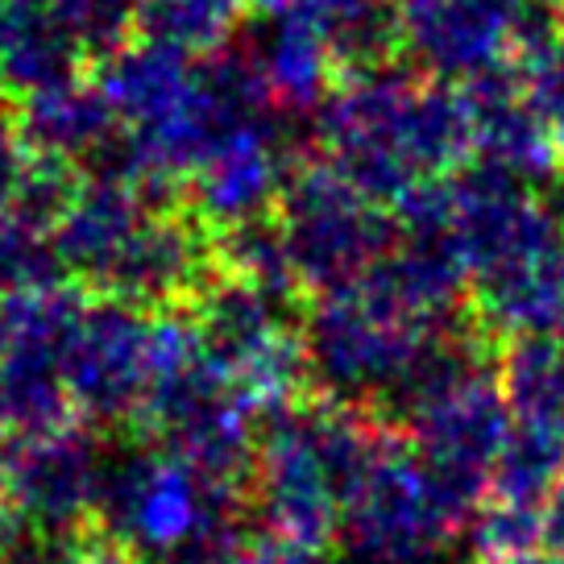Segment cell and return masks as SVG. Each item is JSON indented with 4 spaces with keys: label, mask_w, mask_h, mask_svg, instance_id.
<instances>
[{
    "label": "cell",
    "mask_w": 564,
    "mask_h": 564,
    "mask_svg": "<svg viewBox=\"0 0 564 564\" xmlns=\"http://www.w3.org/2000/svg\"><path fill=\"white\" fill-rule=\"evenodd\" d=\"M96 84L121 129L108 171H124L159 192L187 187L192 171L232 124L274 108L237 51L195 58L150 37H133L96 63Z\"/></svg>",
    "instance_id": "1"
},
{
    "label": "cell",
    "mask_w": 564,
    "mask_h": 564,
    "mask_svg": "<svg viewBox=\"0 0 564 564\" xmlns=\"http://www.w3.org/2000/svg\"><path fill=\"white\" fill-rule=\"evenodd\" d=\"M316 145L352 187L399 212L469 162L465 91L390 58L349 70L316 108Z\"/></svg>",
    "instance_id": "2"
},
{
    "label": "cell",
    "mask_w": 564,
    "mask_h": 564,
    "mask_svg": "<svg viewBox=\"0 0 564 564\" xmlns=\"http://www.w3.org/2000/svg\"><path fill=\"white\" fill-rule=\"evenodd\" d=\"M208 225L124 171L75 178L54 225L63 270L121 303H166L208 286L216 246Z\"/></svg>",
    "instance_id": "3"
},
{
    "label": "cell",
    "mask_w": 564,
    "mask_h": 564,
    "mask_svg": "<svg viewBox=\"0 0 564 564\" xmlns=\"http://www.w3.org/2000/svg\"><path fill=\"white\" fill-rule=\"evenodd\" d=\"M270 220L295 282L319 291L361 279L399 241L394 212L352 187L324 159L295 162Z\"/></svg>",
    "instance_id": "4"
},
{
    "label": "cell",
    "mask_w": 564,
    "mask_h": 564,
    "mask_svg": "<svg viewBox=\"0 0 564 564\" xmlns=\"http://www.w3.org/2000/svg\"><path fill=\"white\" fill-rule=\"evenodd\" d=\"M399 51L432 79L465 88L564 21V0H387Z\"/></svg>",
    "instance_id": "5"
},
{
    "label": "cell",
    "mask_w": 564,
    "mask_h": 564,
    "mask_svg": "<svg viewBox=\"0 0 564 564\" xmlns=\"http://www.w3.org/2000/svg\"><path fill=\"white\" fill-rule=\"evenodd\" d=\"M274 108H262L237 121L225 138L212 145L204 162L187 178V208L212 232L246 229L279 208V195L295 171Z\"/></svg>",
    "instance_id": "6"
},
{
    "label": "cell",
    "mask_w": 564,
    "mask_h": 564,
    "mask_svg": "<svg viewBox=\"0 0 564 564\" xmlns=\"http://www.w3.org/2000/svg\"><path fill=\"white\" fill-rule=\"evenodd\" d=\"M13 117L25 150L63 171H108L117 159L121 129L96 75H75L34 91L30 100L13 105Z\"/></svg>",
    "instance_id": "7"
},
{
    "label": "cell",
    "mask_w": 564,
    "mask_h": 564,
    "mask_svg": "<svg viewBox=\"0 0 564 564\" xmlns=\"http://www.w3.org/2000/svg\"><path fill=\"white\" fill-rule=\"evenodd\" d=\"M469 108V162H486L528 183H544L561 166L556 129L514 91L507 70H494L477 84H465Z\"/></svg>",
    "instance_id": "8"
},
{
    "label": "cell",
    "mask_w": 564,
    "mask_h": 564,
    "mask_svg": "<svg viewBox=\"0 0 564 564\" xmlns=\"http://www.w3.org/2000/svg\"><path fill=\"white\" fill-rule=\"evenodd\" d=\"M84 63L46 0H0V105H21L84 75Z\"/></svg>",
    "instance_id": "9"
},
{
    "label": "cell",
    "mask_w": 564,
    "mask_h": 564,
    "mask_svg": "<svg viewBox=\"0 0 564 564\" xmlns=\"http://www.w3.org/2000/svg\"><path fill=\"white\" fill-rule=\"evenodd\" d=\"M507 403L514 411V427L564 444V345L547 333H528L514 340L502 366Z\"/></svg>",
    "instance_id": "10"
},
{
    "label": "cell",
    "mask_w": 564,
    "mask_h": 564,
    "mask_svg": "<svg viewBox=\"0 0 564 564\" xmlns=\"http://www.w3.org/2000/svg\"><path fill=\"white\" fill-rule=\"evenodd\" d=\"M258 0H138V37L183 54H216L229 46Z\"/></svg>",
    "instance_id": "11"
},
{
    "label": "cell",
    "mask_w": 564,
    "mask_h": 564,
    "mask_svg": "<svg viewBox=\"0 0 564 564\" xmlns=\"http://www.w3.org/2000/svg\"><path fill=\"white\" fill-rule=\"evenodd\" d=\"M46 9L88 63H105L138 37V0H46Z\"/></svg>",
    "instance_id": "12"
},
{
    "label": "cell",
    "mask_w": 564,
    "mask_h": 564,
    "mask_svg": "<svg viewBox=\"0 0 564 564\" xmlns=\"http://www.w3.org/2000/svg\"><path fill=\"white\" fill-rule=\"evenodd\" d=\"M540 528H544V540L552 547L564 552V477L556 481V490L544 498V514H540Z\"/></svg>",
    "instance_id": "13"
},
{
    "label": "cell",
    "mask_w": 564,
    "mask_h": 564,
    "mask_svg": "<svg viewBox=\"0 0 564 564\" xmlns=\"http://www.w3.org/2000/svg\"><path fill=\"white\" fill-rule=\"evenodd\" d=\"M514 564H564V561H556V556H519Z\"/></svg>",
    "instance_id": "14"
},
{
    "label": "cell",
    "mask_w": 564,
    "mask_h": 564,
    "mask_svg": "<svg viewBox=\"0 0 564 564\" xmlns=\"http://www.w3.org/2000/svg\"><path fill=\"white\" fill-rule=\"evenodd\" d=\"M556 141H561V154H564V124L556 129Z\"/></svg>",
    "instance_id": "15"
},
{
    "label": "cell",
    "mask_w": 564,
    "mask_h": 564,
    "mask_svg": "<svg viewBox=\"0 0 564 564\" xmlns=\"http://www.w3.org/2000/svg\"><path fill=\"white\" fill-rule=\"evenodd\" d=\"M561 328H564V324H561Z\"/></svg>",
    "instance_id": "16"
}]
</instances>
